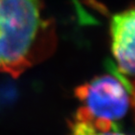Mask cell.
I'll return each mask as SVG.
<instances>
[{
	"mask_svg": "<svg viewBox=\"0 0 135 135\" xmlns=\"http://www.w3.org/2000/svg\"><path fill=\"white\" fill-rule=\"evenodd\" d=\"M75 96L91 116L116 122L125 117L132 105L133 83L111 68V74L97 76L77 87Z\"/></svg>",
	"mask_w": 135,
	"mask_h": 135,
	"instance_id": "7a4b0ae2",
	"label": "cell"
},
{
	"mask_svg": "<svg viewBox=\"0 0 135 135\" xmlns=\"http://www.w3.org/2000/svg\"><path fill=\"white\" fill-rule=\"evenodd\" d=\"M71 135H126L116 122L97 119L80 107L70 124Z\"/></svg>",
	"mask_w": 135,
	"mask_h": 135,
	"instance_id": "277c9868",
	"label": "cell"
},
{
	"mask_svg": "<svg viewBox=\"0 0 135 135\" xmlns=\"http://www.w3.org/2000/svg\"><path fill=\"white\" fill-rule=\"evenodd\" d=\"M56 40L44 0H0V73L19 76L53 53Z\"/></svg>",
	"mask_w": 135,
	"mask_h": 135,
	"instance_id": "6da1fadb",
	"label": "cell"
},
{
	"mask_svg": "<svg viewBox=\"0 0 135 135\" xmlns=\"http://www.w3.org/2000/svg\"><path fill=\"white\" fill-rule=\"evenodd\" d=\"M134 8L112 15L110 20L111 51L116 66L110 67L132 83L134 76Z\"/></svg>",
	"mask_w": 135,
	"mask_h": 135,
	"instance_id": "3957f363",
	"label": "cell"
}]
</instances>
